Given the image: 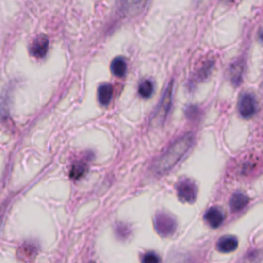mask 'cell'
Returning <instances> with one entry per match:
<instances>
[{
  "mask_svg": "<svg viewBox=\"0 0 263 263\" xmlns=\"http://www.w3.org/2000/svg\"><path fill=\"white\" fill-rule=\"evenodd\" d=\"M161 259L155 252H147L142 257V263H160Z\"/></svg>",
  "mask_w": 263,
  "mask_h": 263,
  "instance_id": "obj_17",
  "label": "cell"
},
{
  "mask_svg": "<svg viewBox=\"0 0 263 263\" xmlns=\"http://www.w3.org/2000/svg\"><path fill=\"white\" fill-rule=\"evenodd\" d=\"M90 263H94V262H90Z\"/></svg>",
  "mask_w": 263,
  "mask_h": 263,
  "instance_id": "obj_18",
  "label": "cell"
},
{
  "mask_svg": "<svg viewBox=\"0 0 263 263\" xmlns=\"http://www.w3.org/2000/svg\"><path fill=\"white\" fill-rule=\"evenodd\" d=\"M261 254L257 251H253L249 254H246V256L244 257L243 261L241 263H261Z\"/></svg>",
  "mask_w": 263,
  "mask_h": 263,
  "instance_id": "obj_16",
  "label": "cell"
},
{
  "mask_svg": "<svg viewBox=\"0 0 263 263\" xmlns=\"http://www.w3.org/2000/svg\"><path fill=\"white\" fill-rule=\"evenodd\" d=\"M205 220L213 229H217L223 223L224 214L219 208L212 207L205 213Z\"/></svg>",
  "mask_w": 263,
  "mask_h": 263,
  "instance_id": "obj_6",
  "label": "cell"
},
{
  "mask_svg": "<svg viewBox=\"0 0 263 263\" xmlns=\"http://www.w3.org/2000/svg\"><path fill=\"white\" fill-rule=\"evenodd\" d=\"M86 171H87V168L84 164H82V163L76 164L72 166V170L71 172H70V177L74 180H78L84 176Z\"/></svg>",
  "mask_w": 263,
  "mask_h": 263,
  "instance_id": "obj_14",
  "label": "cell"
},
{
  "mask_svg": "<svg viewBox=\"0 0 263 263\" xmlns=\"http://www.w3.org/2000/svg\"><path fill=\"white\" fill-rule=\"evenodd\" d=\"M249 203V197L242 194V192H236L230 199V208L233 212H239L246 207Z\"/></svg>",
  "mask_w": 263,
  "mask_h": 263,
  "instance_id": "obj_9",
  "label": "cell"
},
{
  "mask_svg": "<svg viewBox=\"0 0 263 263\" xmlns=\"http://www.w3.org/2000/svg\"><path fill=\"white\" fill-rule=\"evenodd\" d=\"M154 229L163 238H170L177 230V221L169 213L161 211L154 216Z\"/></svg>",
  "mask_w": 263,
  "mask_h": 263,
  "instance_id": "obj_2",
  "label": "cell"
},
{
  "mask_svg": "<svg viewBox=\"0 0 263 263\" xmlns=\"http://www.w3.org/2000/svg\"><path fill=\"white\" fill-rule=\"evenodd\" d=\"M153 93V83L150 81H143L139 85V94L143 98H149Z\"/></svg>",
  "mask_w": 263,
  "mask_h": 263,
  "instance_id": "obj_13",
  "label": "cell"
},
{
  "mask_svg": "<svg viewBox=\"0 0 263 263\" xmlns=\"http://www.w3.org/2000/svg\"><path fill=\"white\" fill-rule=\"evenodd\" d=\"M192 142H194V139L189 135L177 140L156 162V172L164 174L170 171L187 153L192 145Z\"/></svg>",
  "mask_w": 263,
  "mask_h": 263,
  "instance_id": "obj_1",
  "label": "cell"
},
{
  "mask_svg": "<svg viewBox=\"0 0 263 263\" xmlns=\"http://www.w3.org/2000/svg\"><path fill=\"white\" fill-rule=\"evenodd\" d=\"M172 91H173V82L169 84L168 89L164 92L163 100L161 102L160 108L156 112V116L155 119L157 120H164L168 115V112L171 107V102H172Z\"/></svg>",
  "mask_w": 263,
  "mask_h": 263,
  "instance_id": "obj_5",
  "label": "cell"
},
{
  "mask_svg": "<svg viewBox=\"0 0 263 263\" xmlns=\"http://www.w3.org/2000/svg\"><path fill=\"white\" fill-rule=\"evenodd\" d=\"M110 69L112 73L117 77H122L127 72V62L124 58L118 57L112 61Z\"/></svg>",
  "mask_w": 263,
  "mask_h": 263,
  "instance_id": "obj_11",
  "label": "cell"
},
{
  "mask_svg": "<svg viewBox=\"0 0 263 263\" xmlns=\"http://www.w3.org/2000/svg\"><path fill=\"white\" fill-rule=\"evenodd\" d=\"M112 87L110 84H102L98 89V100L102 105H108L112 98Z\"/></svg>",
  "mask_w": 263,
  "mask_h": 263,
  "instance_id": "obj_12",
  "label": "cell"
},
{
  "mask_svg": "<svg viewBox=\"0 0 263 263\" xmlns=\"http://www.w3.org/2000/svg\"><path fill=\"white\" fill-rule=\"evenodd\" d=\"M239 245L238 239L233 235H224L218 241L217 249L222 253H230L236 250Z\"/></svg>",
  "mask_w": 263,
  "mask_h": 263,
  "instance_id": "obj_8",
  "label": "cell"
},
{
  "mask_svg": "<svg viewBox=\"0 0 263 263\" xmlns=\"http://www.w3.org/2000/svg\"><path fill=\"white\" fill-rule=\"evenodd\" d=\"M239 112L244 118H249L256 112V100L251 94H244L239 101Z\"/></svg>",
  "mask_w": 263,
  "mask_h": 263,
  "instance_id": "obj_4",
  "label": "cell"
},
{
  "mask_svg": "<svg viewBox=\"0 0 263 263\" xmlns=\"http://www.w3.org/2000/svg\"><path fill=\"white\" fill-rule=\"evenodd\" d=\"M147 1L148 0H125V7L130 15L136 16L143 11Z\"/></svg>",
  "mask_w": 263,
  "mask_h": 263,
  "instance_id": "obj_10",
  "label": "cell"
},
{
  "mask_svg": "<svg viewBox=\"0 0 263 263\" xmlns=\"http://www.w3.org/2000/svg\"><path fill=\"white\" fill-rule=\"evenodd\" d=\"M178 197L183 203H195L197 196V184L190 179H182L177 185Z\"/></svg>",
  "mask_w": 263,
  "mask_h": 263,
  "instance_id": "obj_3",
  "label": "cell"
},
{
  "mask_svg": "<svg viewBox=\"0 0 263 263\" xmlns=\"http://www.w3.org/2000/svg\"><path fill=\"white\" fill-rule=\"evenodd\" d=\"M115 232L119 239L126 240L129 238L130 234H131V230L127 224L118 223V224H116V227H115Z\"/></svg>",
  "mask_w": 263,
  "mask_h": 263,
  "instance_id": "obj_15",
  "label": "cell"
},
{
  "mask_svg": "<svg viewBox=\"0 0 263 263\" xmlns=\"http://www.w3.org/2000/svg\"><path fill=\"white\" fill-rule=\"evenodd\" d=\"M49 49V40L46 37H38L33 41L30 48L31 55L37 59H41L47 55Z\"/></svg>",
  "mask_w": 263,
  "mask_h": 263,
  "instance_id": "obj_7",
  "label": "cell"
}]
</instances>
